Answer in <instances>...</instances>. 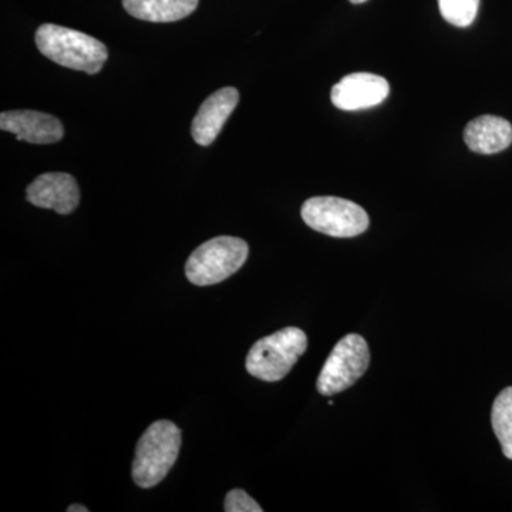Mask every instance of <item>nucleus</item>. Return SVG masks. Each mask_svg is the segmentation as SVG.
I'll return each instance as SVG.
<instances>
[{
	"mask_svg": "<svg viewBox=\"0 0 512 512\" xmlns=\"http://www.w3.org/2000/svg\"><path fill=\"white\" fill-rule=\"evenodd\" d=\"M491 423L504 456L512 460V387L504 389L495 399Z\"/></svg>",
	"mask_w": 512,
	"mask_h": 512,
	"instance_id": "nucleus-13",
	"label": "nucleus"
},
{
	"mask_svg": "<svg viewBox=\"0 0 512 512\" xmlns=\"http://www.w3.org/2000/svg\"><path fill=\"white\" fill-rule=\"evenodd\" d=\"M224 510L227 512H262L261 505L252 500L244 490H231L225 497Z\"/></svg>",
	"mask_w": 512,
	"mask_h": 512,
	"instance_id": "nucleus-15",
	"label": "nucleus"
},
{
	"mask_svg": "<svg viewBox=\"0 0 512 512\" xmlns=\"http://www.w3.org/2000/svg\"><path fill=\"white\" fill-rule=\"evenodd\" d=\"M200 0H123L133 18L154 23L177 22L190 16Z\"/></svg>",
	"mask_w": 512,
	"mask_h": 512,
	"instance_id": "nucleus-12",
	"label": "nucleus"
},
{
	"mask_svg": "<svg viewBox=\"0 0 512 512\" xmlns=\"http://www.w3.org/2000/svg\"><path fill=\"white\" fill-rule=\"evenodd\" d=\"M181 448V430L170 420L151 424L138 440L133 480L141 488L156 487L170 473Z\"/></svg>",
	"mask_w": 512,
	"mask_h": 512,
	"instance_id": "nucleus-2",
	"label": "nucleus"
},
{
	"mask_svg": "<svg viewBox=\"0 0 512 512\" xmlns=\"http://www.w3.org/2000/svg\"><path fill=\"white\" fill-rule=\"evenodd\" d=\"M0 128L16 134L18 140L32 144H52L62 140L63 124L52 114L33 110L5 111L0 116Z\"/></svg>",
	"mask_w": 512,
	"mask_h": 512,
	"instance_id": "nucleus-9",
	"label": "nucleus"
},
{
	"mask_svg": "<svg viewBox=\"0 0 512 512\" xmlns=\"http://www.w3.org/2000/svg\"><path fill=\"white\" fill-rule=\"evenodd\" d=\"M350 2H352L353 5H360V3H365L367 0H350Z\"/></svg>",
	"mask_w": 512,
	"mask_h": 512,
	"instance_id": "nucleus-17",
	"label": "nucleus"
},
{
	"mask_svg": "<svg viewBox=\"0 0 512 512\" xmlns=\"http://www.w3.org/2000/svg\"><path fill=\"white\" fill-rule=\"evenodd\" d=\"M36 45L52 62L87 74L99 73L109 59V50L96 37L52 23L37 29Z\"/></svg>",
	"mask_w": 512,
	"mask_h": 512,
	"instance_id": "nucleus-1",
	"label": "nucleus"
},
{
	"mask_svg": "<svg viewBox=\"0 0 512 512\" xmlns=\"http://www.w3.org/2000/svg\"><path fill=\"white\" fill-rule=\"evenodd\" d=\"M248 254L244 239L212 238L192 252L185 265V275L197 286L217 285L238 272L247 262Z\"/></svg>",
	"mask_w": 512,
	"mask_h": 512,
	"instance_id": "nucleus-4",
	"label": "nucleus"
},
{
	"mask_svg": "<svg viewBox=\"0 0 512 512\" xmlns=\"http://www.w3.org/2000/svg\"><path fill=\"white\" fill-rule=\"evenodd\" d=\"M239 101V93L234 87H224L202 103L197 116L192 121L191 134L195 143L210 146L220 136L222 127L227 123Z\"/></svg>",
	"mask_w": 512,
	"mask_h": 512,
	"instance_id": "nucleus-10",
	"label": "nucleus"
},
{
	"mask_svg": "<svg viewBox=\"0 0 512 512\" xmlns=\"http://www.w3.org/2000/svg\"><path fill=\"white\" fill-rule=\"evenodd\" d=\"M369 363L370 352L366 340L356 333H350L336 343L326 359L316 389L323 396L343 392L365 375Z\"/></svg>",
	"mask_w": 512,
	"mask_h": 512,
	"instance_id": "nucleus-6",
	"label": "nucleus"
},
{
	"mask_svg": "<svg viewBox=\"0 0 512 512\" xmlns=\"http://www.w3.org/2000/svg\"><path fill=\"white\" fill-rule=\"evenodd\" d=\"M464 141L471 151L477 154H497L512 144V126L510 121L503 117L485 116L477 117L467 124L464 130Z\"/></svg>",
	"mask_w": 512,
	"mask_h": 512,
	"instance_id": "nucleus-11",
	"label": "nucleus"
},
{
	"mask_svg": "<svg viewBox=\"0 0 512 512\" xmlns=\"http://www.w3.org/2000/svg\"><path fill=\"white\" fill-rule=\"evenodd\" d=\"M302 220L320 234L353 238L369 228V215L356 202L339 197H313L302 205Z\"/></svg>",
	"mask_w": 512,
	"mask_h": 512,
	"instance_id": "nucleus-5",
	"label": "nucleus"
},
{
	"mask_svg": "<svg viewBox=\"0 0 512 512\" xmlns=\"http://www.w3.org/2000/svg\"><path fill=\"white\" fill-rule=\"evenodd\" d=\"M28 201L35 207L56 211L57 214H72L80 202L77 181L66 173H46L39 175L29 185Z\"/></svg>",
	"mask_w": 512,
	"mask_h": 512,
	"instance_id": "nucleus-8",
	"label": "nucleus"
},
{
	"mask_svg": "<svg viewBox=\"0 0 512 512\" xmlns=\"http://www.w3.org/2000/svg\"><path fill=\"white\" fill-rule=\"evenodd\" d=\"M67 512H89V508L84 507V505L74 504L67 508Z\"/></svg>",
	"mask_w": 512,
	"mask_h": 512,
	"instance_id": "nucleus-16",
	"label": "nucleus"
},
{
	"mask_svg": "<svg viewBox=\"0 0 512 512\" xmlns=\"http://www.w3.org/2000/svg\"><path fill=\"white\" fill-rule=\"evenodd\" d=\"M480 0H439L441 16L450 25L467 28L477 18Z\"/></svg>",
	"mask_w": 512,
	"mask_h": 512,
	"instance_id": "nucleus-14",
	"label": "nucleus"
},
{
	"mask_svg": "<svg viewBox=\"0 0 512 512\" xmlns=\"http://www.w3.org/2000/svg\"><path fill=\"white\" fill-rule=\"evenodd\" d=\"M390 93L389 82L372 73H353L332 87L330 100L339 110L357 111L379 106Z\"/></svg>",
	"mask_w": 512,
	"mask_h": 512,
	"instance_id": "nucleus-7",
	"label": "nucleus"
},
{
	"mask_svg": "<svg viewBox=\"0 0 512 512\" xmlns=\"http://www.w3.org/2000/svg\"><path fill=\"white\" fill-rule=\"evenodd\" d=\"M308 348L306 333L299 328H285L259 339L247 356V372L264 382H279L291 372Z\"/></svg>",
	"mask_w": 512,
	"mask_h": 512,
	"instance_id": "nucleus-3",
	"label": "nucleus"
}]
</instances>
